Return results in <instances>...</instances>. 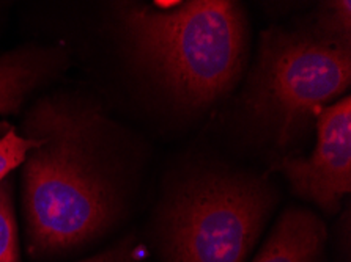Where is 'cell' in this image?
I'll use <instances>...</instances> for the list:
<instances>
[{
  "mask_svg": "<svg viewBox=\"0 0 351 262\" xmlns=\"http://www.w3.org/2000/svg\"><path fill=\"white\" fill-rule=\"evenodd\" d=\"M125 24L139 62L184 104L215 101L241 68L244 19L235 2L199 0L167 12L130 7Z\"/></svg>",
  "mask_w": 351,
  "mask_h": 262,
  "instance_id": "6da1fadb",
  "label": "cell"
},
{
  "mask_svg": "<svg viewBox=\"0 0 351 262\" xmlns=\"http://www.w3.org/2000/svg\"><path fill=\"white\" fill-rule=\"evenodd\" d=\"M40 144L25 157V217L34 254L82 244L112 217V198L90 170L82 127L65 110L41 105L30 120Z\"/></svg>",
  "mask_w": 351,
  "mask_h": 262,
  "instance_id": "7a4b0ae2",
  "label": "cell"
},
{
  "mask_svg": "<svg viewBox=\"0 0 351 262\" xmlns=\"http://www.w3.org/2000/svg\"><path fill=\"white\" fill-rule=\"evenodd\" d=\"M271 209L263 185L205 176L180 190L164 215L170 262H243Z\"/></svg>",
  "mask_w": 351,
  "mask_h": 262,
  "instance_id": "3957f363",
  "label": "cell"
},
{
  "mask_svg": "<svg viewBox=\"0 0 351 262\" xmlns=\"http://www.w3.org/2000/svg\"><path fill=\"white\" fill-rule=\"evenodd\" d=\"M350 80L348 46L271 30L262 38L252 104L285 144L307 116L343 93Z\"/></svg>",
  "mask_w": 351,
  "mask_h": 262,
  "instance_id": "277c9868",
  "label": "cell"
},
{
  "mask_svg": "<svg viewBox=\"0 0 351 262\" xmlns=\"http://www.w3.org/2000/svg\"><path fill=\"white\" fill-rule=\"evenodd\" d=\"M318 143L311 157L282 159L276 170L287 176L295 192L324 211H337L351 189V99L318 110Z\"/></svg>",
  "mask_w": 351,
  "mask_h": 262,
  "instance_id": "5b68a950",
  "label": "cell"
},
{
  "mask_svg": "<svg viewBox=\"0 0 351 262\" xmlns=\"http://www.w3.org/2000/svg\"><path fill=\"white\" fill-rule=\"evenodd\" d=\"M326 239L320 218L306 209H289L254 262H315Z\"/></svg>",
  "mask_w": 351,
  "mask_h": 262,
  "instance_id": "8992f818",
  "label": "cell"
},
{
  "mask_svg": "<svg viewBox=\"0 0 351 262\" xmlns=\"http://www.w3.org/2000/svg\"><path fill=\"white\" fill-rule=\"evenodd\" d=\"M38 68L24 58L0 60V114H12L23 104L25 94L38 82Z\"/></svg>",
  "mask_w": 351,
  "mask_h": 262,
  "instance_id": "52a82bcc",
  "label": "cell"
},
{
  "mask_svg": "<svg viewBox=\"0 0 351 262\" xmlns=\"http://www.w3.org/2000/svg\"><path fill=\"white\" fill-rule=\"evenodd\" d=\"M18 231L8 187L0 184V262H18Z\"/></svg>",
  "mask_w": 351,
  "mask_h": 262,
  "instance_id": "ba28073f",
  "label": "cell"
},
{
  "mask_svg": "<svg viewBox=\"0 0 351 262\" xmlns=\"http://www.w3.org/2000/svg\"><path fill=\"white\" fill-rule=\"evenodd\" d=\"M38 144L40 140L36 137L23 138L14 131H10L3 138H0V183L10 171L23 163L30 149Z\"/></svg>",
  "mask_w": 351,
  "mask_h": 262,
  "instance_id": "9c48e42d",
  "label": "cell"
},
{
  "mask_svg": "<svg viewBox=\"0 0 351 262\" xmlns=\"http://www.w3.org/2000/svg\"><path fill=\"white\" fill-rule=\"evenodd\" d=\"M350 2H332L328 3L326 12L322 16V27L331 36V41L339 42V40L348 41L350 38Z\"/></svg>",
  "mask_w": 351,
  "mask_h": 262,
  "instance_id": "30bf717a",
  "label": "cell"
},
{
  "mask_svg": "<svg viewBox=\"0 0 351 262\" xmlns=\"http://www.w3.org/2000/svg\"><path fill=\"white\" fill-rule=\"evenodd\" d=\"M84 262H131V253L123 245V247L109 250L106 251V253H101L98 256H95V258Z\"/></svg>",
  "mask_w": 351,
  "mask_h": 262,
  "instance_id": "8fae6325",
  "label": "cell"
}]
</instances>
